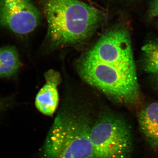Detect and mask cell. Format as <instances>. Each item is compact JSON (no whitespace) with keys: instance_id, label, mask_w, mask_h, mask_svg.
<instances>
[{"instance_id":"cell-10","label":"cell","mask_w":158,"mask_h":158,"mask_svg":"<svg viewBox=\"0 0 158 158\" xmlns=\"http://www.w3.org/2000/svg\"><path fill=\"white\" fill-rule=\"evenodd\" d=\"M149 15L150 17L158 16V0H152L150 7Z\"/></svg>"},{"instance_id":"cell-3","label":"cell","mask_w":158,"mask_h":158,"mask_svg":"<svg viewBox=\"0 0 158 158\" xmlns=\"http://www.w3.org/2000/svg\"><path fill=\"white\" fill-rule=\"evenodd\" d=\"M92 125L90 118L84 113H59L43 146L44 158H92Z\"/></svg>"},{"instance_id":"cell-8","label":"cell","mask_w":158,"mask_h":158,"mask_svg":"<svg viewBox=\"0 0 158 158\" xmlns=\"http://www.w3.org/2000/svg\"><path fill=\"white\" fill-rule=\"evenodd\" d=\"M20 65L18 54L15 47L6 46L0 48V78L14 75Z\"/></svg>"},{"instance_id":"cell-9","label":"cell","mask_w":158,"mask_h":158,"mask_svg":"<svg viewBox=\"0 0 158 158\" xmlns=\"http://www.w3.org/2000/svg\"><path fill=\"white\" fill-rule=\"evenodd\" d=\"M141 51L144 70L148 73L158 76V42L144 44Z\"/></svg>"},{"instance_id":"cell-5","label":"cell","mask_w":158,"mask_h":158,"mask_svg":"<svg viewBox=\"0 0 158 158\" xmlns=\"http://www.w3.org/2000/svg\"><path fill=\"white\" fill-rule=\"evenodd\" d=\"M39 19L31 0H0V25L15 33H31L38 25Z\"/></svg>"},{"instance_id":"cell-7","label":"cell","mask_w":158,"mask_h":158,"mask_svg":"<svg viewBox=\"0 0 158 158\" xmlns=\"http://www.w3.org/2000/svg\"><path fill=\"white\" fill-rule=\"evenodd\" d=\"M139 128L152 148L158 150V103L153 102L138 113Z\"/></svg>"},{"instance_id":"cell-6","label":"cell","mask_w":158,"mask_h":158,"mask_svg":"<svg viewBox=\"0 0 158 158\" xmlns=\"http://www.w3.org/2000/svg\"><path fill=\"white\" fill-rule=\"evenodd\" d=\"M46 83L37 93L35 106L44 115L52 116L58 107L59 95L57 87L61 81L59 72L51 69L45 74Z\"/></svg>"},{"instance_id":"cell-11","label":"cell","mask_w":158,"mask_h":158,"mask_svg":"<svg viewBox=\"0 0 158 158\" xmlns=\"http://www.w3.org/2000/svg\"><path fill=\"white\" fill-rule=\"evenodd\" d=\"M6 106H7V105L6 102L4 101L3 100L0 99V112L5 109Z\"/></svg>"},{"instance_id":"cell-2","label":"cell","mask_w":158,"mask_h":158,"mask_svg":"<svg viewBox=\"0 0 158 158\" xmlns=\"http://www.w3.org/2000/svg\"><path fill=\"white\" fill-rule=\"evenodd\" d=\"M79 73L85 82L113 99L127 94L137 73L110 55L98 41L79 60Z\"/></svg>"},{"instance_id":"cell-1","label":"cell","mask_w":158,"mask_h":158,"mask_svg":"<svg viewBox=\"0 0 158 158\" xmlns=\"http://www.w3.org/2000/svg\"><path fill=\"white\" fill-rule=\"evenodd\" d=\"M48 35L56 46L76 44L87 39L102 19L96 8L80 0H41Z\"/></svg>"},{"instance_id":"cell-4","label":"cell","mask_w":158,"mask_h":158,"mask_svg":"<svg viewBox=\"0 0 158 158\" xmlns=\"http://www.w3.org/2000/svg\"><path fill=\"white\" fill-rule=\"evenodd\" d=\"M92 158H131L134 138L129 124L115 113L103 114L92 123Z\"/></svg>"},{"instance_id":"cell-12","label":"cell","mask_w":158,"mask_h":158,"mask_svg":"<svg viewBox=\"0 0 158 158\" xmlns=\"http://www.w3.org/2000/svg\"><path fill=\"white\" fill-rule=\"evenodd\" d=\"M156 85H157L158 87V76L156 77Z\"/></svg>"}]
</instances>
